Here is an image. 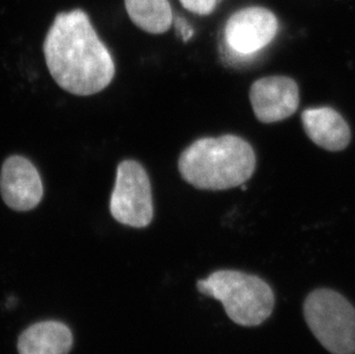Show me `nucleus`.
<instances>
[{
    "label": "nucleus",
    "mask_w": 355,
    "mask_h": 354,
    "mask_svg": "<svg viewBox=\"0 0 355 354\" xmlns=\"http://www.w3.org/2000/svg\"><path fill=\"white\" fill-rule=\"evenodd\" d=\"M200 294L223 305L230 320L241 327H258L270 318L275 294L265 280L239 271L221 269L197 282Z\"/></svg>",
    "instance_id": "3"
},
{
    "label": "nucleus",
    "mask_w": 355,
    "mask_h": 354,
    "mask_svg": "<svg viewBox=\"0 0 355 354\" xmlns=\"http://www.w3.org/2000/svg\"><path fill=\"white\" fill-rule=\"evenodd\" d=\"M302 127L318 146L338 152L351 143V129L345 119L331 107L307 108L302 114Z\"/></svg>",
    "instance_id": "9"
},
{
    "label": "nucleus",
    "mask_w": 355,
    "mask_h": 354,
    "mask_svg": "<svg viewBox=\"0 0 355 354\" xmlns=\"http://www.w3.org/2000/svg\"><path fill=\"white\" fill-rule=\"evenodd\" d=\"M182 6L198 15H209L218 6V0H180Z\"/></svg>",
    "instance_id": "12"
},
{
    "label": "nucleus",
    "mask_w": 355,
    "mask_h": 354,
    "mask_svg": "<svg viewBox=\"0 0 355 354\" xmlns=\"http://www.w3.org/2000/svg\"><path fill=\"white\" fill-rule=\"evenodd\" d=\"M73 346V334L59 321H43L33 324L20 335V354H68Z\"/></svg>",
    "instance_id": "10"
},
{
    "label": "nucleus",
    "mask_w": 355,
    "mask_h": 354,
    "mask_svg": "<svg viewBox=\"0 0 355 354\" xmlns=\"http://www.w3.org/2000/svg\"><path fill=\"white\" fill-rule=\"evenodd\" d=\"M124 5L135 26L148 34H164L174 22L168 0H124Z\"/></svg>",
    "instance_id": "11"
},
{
    "label": "nucleus",
    "mask_w": 355,
    "mask_h": 354,
    "mask_svg": "<svg viewBox=\"0 0 355 354\" xmlns=\"http://www.w3.org/2000/svg\"><path fill=\"white\" fill-rule=\"evenodd\" d=\"M0 192L5 204L14 211L28 212L37 208L44 194L37 168L27 158H7L0 171Z\"/></svg>",
    "instance_id": "7"
},
{
    "label": "nucleus",
    "mask_w": 355,
    "mask_h": 354,
    "mask_svg": "<svg viewBox=\"0 0 355 354\" xmlns=\"http://www.w3.org/2000/svg\"><path fill=\"white\" fill-rule=\"evenodd\" d=\"M306 323L331 354H355V307L337 291L321 287L304 303Z\"/></svg>",
    "instance_id": "4"
},
{
    "label": "nucleus",
    "mask_w": 355,
    "mask_h": 354,
    "mask_svg": "<svg viewBox=\"0 0 355 354\" xmlns=\"http://www.w3.org/2000/svg\"><path fill=\"white\" fill-rule=\"evenodd\" d=\"M278 31L275 14L263 7H246L232 14L225 27L228 52L253 57L272 43Z\"/></svg>",
    "instance_id": "6"
},
{
    "label": "nucleus",
    "mask_w": 355,
    "mask_h": 354,
    "mask_svg": "<svg viewBox=\"0 0 355 354\" xmlns=\"http://www.w3.org/2000/svg\"><path fill=\"white\" fill-rule=\"evenodd\" d=\"M175 28H176L178 34L182 37V40H184V42H188L189 38H191L193 36L192 28L187 24V21H184V19L178 17L175 20Z\"/></svg>",
    "instance_id": "13"
},
{
    "label": "nucleus",
    "mask_w": 355,
    "mask_h": 354,
    "mask_svg": "<svg viewBox=\"0 0 355 354\" xmlns=\"http://www.w3.org/2000/svg\"><path fill=\"white\" fill-rule=\"evenodd\" d=\"M112 217L131 228H145L153 220V198L150 177L136 160H123L110 201Z\"/></svg>",
    "instance_id": "5"
},
{
    "label": "nucleus",
    "mask_w": 355,
    "mask_h": 354,
    "mask_svg": "<svg viewBox=\"0 0 355 354\" xmlns=\"http://www.w3.org/2000/svg\"><path fill=\"white\" fill-rule=\"evenodd\" d=\"M43 51L51 76L69 94L92 96L114 78L111 52L84 10L58 14L47 31Z\"/></svg>",
    "instance_id": "1"
},
{
    "label": "nucleus",
    "mask_w": 355,
    "mask_h": 354,
    "mask_svg": "<svg viewBox=\"0 0 355 354\" xmlns=\"http://www.w3.org/2000/svg\"><path fill=\"white\" fill-rule=\"evenodd\" d=\"M255 166L257 158L251 144L235 135L199 138L178 159L182 178L199 190L241 187L251 178Z\"/></svg>",
    "instance_id": "2"
},
{
    "label": "nucleus",
    "mask_w": 355,
    "mask_h": 354,
    "mask_svg": "<svg viewBox=\"0 0 355 354\" xmlns=\"http://www.w3.org/2000/svg\"><path fill=\"white\" fill-rule=\"evenodd\" d=\"M250 101L260 122H279L298 110V84L288 76L262 77L252 84Z\"/></svg>",
    "instance_id": "8"
}]
</instances>
